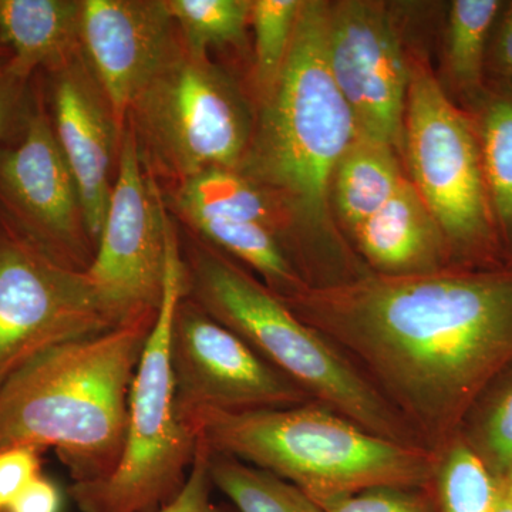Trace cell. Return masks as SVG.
Masks as SVG:
<instances>
[{
  "mask_svg": "<svg viewBox=\"0 0 512 512\" xmlns=\"http://www.w3.org/2000/svg\"><path fill=\"white\" fill-rule=\"evenodd\" d=\"M281 301L348 357L431 453L512 360L510 266L369 272Z\"/></svg>",
  "mask_w": 512,
  "mask_h": 512,
  "instance_id": "cell-1",
  "label": "cell"
},
{
  "mask_svg": "<svg viewBox=\"0 0 512 512\" xmlns=\"http://www.w3.org/2000/svg\"><path fill=\"white\" fill-rule=\"evenodd\" d=\"M326 33L328 2L303 0L284 64L261 93L251 140L235 170L291 221L293 262L312 288L369 272L343 245L330 218L333 173L357 127L329 69Z\"/></svg>",
  "mask_w": 512,
  "mask_h": 512,
  "instance_id": "cell-2",
  "label": "cell"
},
{
  "mask_svg": "<svg viewBox=\"0 0 512 512\" xmlns=\"http://www.w3.org/2000/svg\"><path fill=\"white\" fill-rule=\"evenodd\" d=\"M157 315L56 346L0 384V451L52 448L73 483L110 476L123 453L131 384Z\"/></svg>",
  "mask_w": 512,
  "mask_h": 512,
  "instance_id": "cell-3",
  "label": "cell"
},
{
  "mask_svg": "<svg viewBox=\"0 0 512 512\" xmlns=\"http://www.w3.org/2000/svg\"><path fill=\"white\" fill-rule=\"evenodd\" d=\"M195 440L288 481L311 498L429 487L433 453L383 439L318 402L229 413L180 410Z\"/></svg>",
  "mask_w": 512,
  "mask_h": 512,
  "instance_id": "cell-4",
  "label": "cell"
},
{
  "mask_svg": "<svg viewBox=\"0 0 512 512\" xmlns=\"http://www.w3.org/2000/svg\"><path fill=\"white\" fill-rule=\"evenodd\" d=\"M183 262L184 295L312 400L383 439L427 450L348 357L299 319L264 282L211 248H195Z\"/></svg>",
  "mask_w": 512,
  "mask_h": 512,
  "instance_id": "cell-5",
  "label": "cell"
},
{
  "mask_svg": "<svg viewBox=\"0 0 512 512\" xmlns=\"http://www.w3.org/2000/svg\"><path fill=\"white\" fill-rule=\"evenodd\" d=\"M183 296V256L171 227L163 299L131 384L123 453L110 476L70 485L80 512H157L183 490L197 451L178 410L170 359L171 325Z\"/></svg>",
  "mask_w": 512,
  "mask_h": 512,
  "instance_id": "cell-6",
  "label": "cell"
},
{
  "mask_svg": "<svg viewBox=\"0 0 512 512\" xmlns=\"http://www.w3.org/2000/svg\"><path fill=\"white\" fill-rule=\"evenodd\" d=\"M402 154L446 239L450 268L507 266L473 117L421 60L410 63Z\"/></svg>",
  "mask_w": 512,
  "mask_h": 512,
  "instance_id": "cell-7",
  "label": "cell"
},
{
  "mask_svg": "<svg viewBox=\"0 0 512 512\" xmlns=\"http://www.w3.org/2000/svg\"><path fill=\"white\" fill-rule=\"evenodd\" d=\"M128 113L137 146L183 181L208 168L237 170L254 130L237 87L187 49L171 55Z\"/></svg>",
  "mask_w": 512,
  "mask_h": 512,
  "instance_id": "cell-8",
  "label": "cell"
},
{
  "mask_svg": "<svg viewBox=\"0 0 512 512\" xmlns=\"http://www.w3.org/2000/svg\"><path fill=\"white\" fill-rule=\"evenodd\" d=\"M113 328L84 272L0 234V384L47 350Z\"/></svg>",
  "mask_w": 512,
  "mask_h": 512,
  "instance_id": "cell-9",
  "label": "cell"
},
{
  "mask_svg": "<svg viewBox=\"0 0 512 512\" xmlns=\"http://www.w3.org/2000/svg\"><path fill=\"white\" fill-rule=\"evenodd\" d=\"M170 227L156 185L141 168L136 138L127 133L99 248L84 271L114 325L160 309Z\"/></svg>",
  "mask_w": 512,
  "mask_h": 512,
  "instance_id": "cell-10",
  "label": "cell"
},
{
  "mask_svg": "<svg viewBox=\"0 0 512 512\" xmlns=\"http://www.w3.org/2000/svg\"><path fill=\"white\" fill-rule=\"evenodd\" d=\"M170 359L178 410L242 413L315 402L185 295L171 325Z\"/></svg>",
  "mask_w": 512,
  "mask_h": 512,
  "instance_id": "cell-11",
  "label": "cell"
},
{
  "mask_svg": "<svg viewBox=\"0 0 512 512\" xmlns=\"http://www.w3.org/2000/svg\"><path fill=\"white\" fill-rule=\"evenodd\" d=\"M326 53L357 133L402 154L410 60L384 3L328 2Z\"/></svg>",
  "mask_w": 512,
  "mask_h": 512,
  "instance_id": "cell-12",
  "label": "cell"
},
{
  "mask_svg": "<svg viewBox=\"0 0 512 512\" xmlns=\"http://www.w3.org/2000/svg\"><path fill=\"white\" fill-rule=\"evenodd\" d=\"M0 194L25 221L26 238L66 268H89L93 258L79 234L76 183L42 111L29 117L18 146L0 150Z\"/></svg>",
  "mask_w": 512,
  "mask_h": 512,
  "instance_id": "cell-13",
  "label": "cell"
},
{
  "mask_svg": "<svg viewBox=\"0 0 512 512\" xmlns=\"http://www.w3.org/2000/svg\"><path fill=\"white\" fill-rule=\"evenodd\" d=\"M173 16L161 0H86L80 37L117 126L175 52Z\"/></svg>",
  "mask_w": 512,
  "mask_h": 512,
  "instance_id": "cell-14",
  "label": "cell"
},
{
  "mask_svg": "<svg viewBox=\"0 0 512 512\" xmlns=\"http://www.w3.org/2000/svg\"><path fill=\"white\" fill-rule=\"evenodd\" d=\"M55 133L76 183L84 227L99 238L113 185L110 183L114 124L89 84L74 70L56 84Z\"/></svg>",
  "mask_w": 512,
  "mask_h": 512,
  "instance_id": "cell-15",
  "label": "cell"
},
{
  "mask_svg": "<svg viewBox=\"0 0 512 512\" xmlns=\"http://www.w3.org/2000/svg\"><path fill=\"white\" fill-rule=\"evenodd\" d=\"M360 261L382 276L434 274L450 268L443 232L409 178L350 235Z\"/></svg>",
  "mask_w": 512,
  "mask_h": 512,
  "instance_id": "cell-16",
  "label": "cell"
},
{
  "mask_svg": "<svg viewBox=\"0 0 512 512\" xmlns=\"http://www.w3.org/2000/svg\"><path fill=\"white\" fill-rule=\"evenodd\" d=\"M82 9L73 0H0L9 72L23 82L39 67L62 66L80 36Z\"/></svg>",
  "mask_w": 512,
  "mask_h": 512,
  "instance_id": "cell-17",
  "label": "cell"
},
{
  "mask_svg": "<svg viewBox=\"0 0 512 512\" xmlns=\"http://www.w3.org/2000/svg\"><path fill=\"white\" fill-rule=\"evenodd\" d=\"M503 0H454L448 6L443 45V84L468 110L488 87L487 53Z\"/></svg>",
  "mask_w": 512,
  "mask_h": 512,
  "instance_id": "cell-18",
  "label": "cell"
},
{
  "mask_svg": "<svg viewBox=\"0 0 512 512\" xmlns=\"http://www.w3.org/2000/svg\"><path fill=\"white\" fill-rule=\"evenodd\" d=\"M177 201L185 217L207 215L264 225L281 239L293 262L295 235L291 221L266 192L237 171L208 168L183 181Z\"/></svg>",
  "mask_w": 512,
  "mask_h": 512,
  "instance_id": "cell-19",
  "label": "cell"
},
{
  "mask_svg": "<svg viewBox=\"0 0 512 512\" xmlns=\"http://www.w3.org/2000/svg\"><path fill=\"white\" fill-rule=\"evenodd\" d=\"M404 178L394 148L357 133L332 180L333 202L349 237L392 198Z\"/></svg>",
  "mask_w": 512,
  "mask_h": 512,
  "instance_id": "cell-20",
  "label": "cell"
},
{
  "mask_svg": "<svg viewBox=\"0 0 512 512\" xmlns=\"http://www.w3.org/2000/svg\"><path fill=\"white\" fill-rule=\"evenodd\" d=\"M467 111L476 126L485 183L508 262L512 254V93L488 84Z\"/></svg>",
  "mask_w": 512,
  "mask_h": 512,
  "instance_id": "cell-21",
  "label": "cell"
},
{
  "mask_svg": "<svg viewBox=\"0 0 512 512\" xmlns=\"http://www.w3.org/2000/svg\"><path fill=\"white\" fill-rule=\"evenodd\" d=\"M429 488L437 512H491L500 480L457 433L433 451Z\"/></svg>",
  "mask_w": 512,
  "mask_h": 512,
  "instance_id": "cell-22",
  "label": "cell"
},
{
  "mask_svg": "<svg viewBox=\"0 0 512 512\" xmlns=\"http://www.w3.org/2000/svg\"><path fill=\"white\" fill-rule=\"evenodd\" d=\"M458 434L495 478L512 476V360L478 394Z\"/></svg>",
  "mask_w": 512,
  "mask_h": 512,
  "instance_id": "cell-23",
  "label": "cell"
},
{
  "mask_svg": "<svg viewBox=\"0 0 512 512\" xmlns=\"http://www.w3.org/2000/svg\"><path fill=\"white\" fill-rule=\"evenodd\" d=\"M208 454L215 490L237 512H325L298 487L274 474L224 454L210 450Z\"/></svg>",
  "mask_w": 512,
  "mask_h": 512,
  "instance_id": "cell-24",
  "label": "cell"
},
{
  "mask_svg": "<svg viewBox=\"0 0 512 512\" xmlns=\"http://www.w3.org/2000/svg\"><path fill=\"white\" fill-rule=\"evenodd\" d=\"M185 49L205 56L208 47L239 45L244 40L252 2L248 0H165Z\"/></svg>",
  "mask_w": 512,
  "mask_h": 512,
  "instance_id": "cell-25",
  "label": "cell"
},
{
  "mask_svg": "<svg viewBox=\"0 0 512 512\" xmlns=\"http://www.w3.org/2000/svg\"><path fill=\"white\" fill-rule=\"evenodd\" d=\"M303 0H255L251 23L255 33V82L264 93L275 77L291 46Z\"/></svg>",
  "mask_w": 512,
  "mask_h": 512,
  "instance_id": "cell-26",
  "label": "cell"
},
{
  "mask_svg": "<svg viewBox=\"0 0 512 512\" xmlns=\"http://www.w3.org/2000/svg\"><path fill=\"white\" fill-rule=\"evenodd\" d=\"M312 500L325 512H437L429 487H379Z\"/></svg>",
  "mask_w": 512,
  "mask_h": 512,
  "instance_id": "cell-27",
  "label": "cell"
},
{
  "mask_svg": "<svg viewBox=\"0 0 512 512\" xmlns=\"http://www.w3.org/2000/svg\"><path fill=\"white\" fill-rule=\"evenodd\" d=\"M215 487L211 480L210 454L197 441L194 463L180 494L157 512H234L212 498ZM237 512V511H235Z\"/></svg>",
  "mask_w": 512,
  "mask_h": 512,
  "instance_id": "cell-28",
  "label": "cell"
},
{
  "mask_svg": "<svg viewBox=\"0 0 512 512\" xmlns=\"http://www.w3.org/2000/svg\"><path fill=\"white\" fill-rule=\"evenodd\" d=\"M40 454L37 448L25 446L0 451V512L8 511L23 488L42 474Z\"/></svg>",
  "mask_w": 512,
  "mask_h": 512,
  "instance_id": "cell-29",
  "label": "cell"
},
{
  "mask_svg": "<svg viewBox=\"0 0 512 512\" xmlns=\"http://www.w3.org/2000/svg\"><path fill=\"white\" fill-rule=\"evenodd\" d=\"M487 80L512 93V0L504 2L495 19L487 53Z\"/></svg>",
  "mask_w": 512,
  "mask_h": 512,
  "instance_id": "cell-30",
  "label": "cell"
},
{
  "mask_svg": "<svg viewBox=\"0 0 512 512\" xmlns=\"http://www.w3.org/2000/svg\"><path fill=\"white\" fill-rule=\"evenodd\" d=\"M62 494L52 480L40 474L23 488L6 512H60Z\"/></svg>",
  "mask_w": 512,
  "mask_h": 512,
  "instance_id": "cell-31",
  "label": "cell"
},
{
  "mask_svg": "<svg viewBox=\"0 0 512 512\" xmlns=\"http://www.w3.org/2000/svg\"><path fill=\"white\" fill-rule=\"evenodd\" d=\"M13 83H20V80L9 72L8 62H6L0 69V137L8 131L10 117H12Z\"/></svg>",
  "mask_w": 512,
  "mask_h": 512,
  "instance_id": "cell-32",
  "label": "cell"
},
{
  "mask_svg": "<svg viewBox=\"0 0 512 512\" xmlns=\"http://www.w3.org/2000/svg\"><path fill=\"white\" fill-rule=\"evenodd\" d=\"M491 512H512V476L500 480L497 500Z\"/></svg>",
  "mask_w": 512,
  "mask_h": 512,
  "instance_id": "cell-33",
  "label": "cell"
},
{
  "mask_svg": "<svg viewBox=\"0 0 512 512\" xmlns=\"http://www.w3.org/2000/svg\"><path fill=\"white\" fill-rule=\"evenodd\" d=\"M8 55V50H6L5 47L0 45V59H2V57H9Z\"/></svg>",
  "mask_w": 512,
  "mask_h": 512,
  "instance_id": "cell-34",
  "label": "cell"
},
{
  "mask_svg": "<svg viewBox=\"0 0 512 512\" xmlns=\"http://www.w3.org/2000/svg\"><path fill=\"white\" fill-rule=\"evenodd\" d=\"M507 266H510V268H512V254L510 256V259H508Z\"/></svg>",
  "mask_w": 512,
  "mask_h": 512,
  "instance_id": "cell-35",
  "label": "cell"
}]
</instances>
